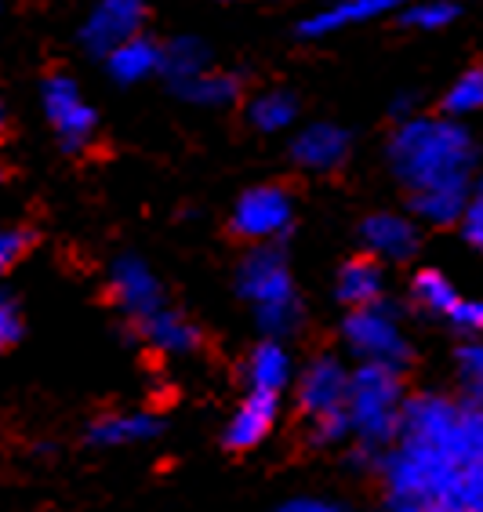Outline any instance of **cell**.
Masks as SVG:
<instances>
[{"instance_id": "f1b7e54d", "label": "cell", "mask_w": 483, "mask_h": 512, "mask_svg": "<svg viewBox=\"0 0 483 512\" xmlns=\"http://www.w3.org/2000/svg\"><path fill=\"white\" fill-rule=\"evenodd\" d=\"M447 320H451L462 335H476L483 327V306L480 302H473V298H458L451 306V313H447Z\"/></svg>"}, {"instance_id": "9a60e30c", "label": "cell", "mask_w": 483, "mask_h": 512, "mask_svg": "<svg viewBox=\"0 0 483 512\" xmlns=\"http://www.w3.org/2000/svg\"><path fill=\"white\" fill-rule=\"evenodd\" d=\"M345 385H349V371L338 364L335 356H320L302 371L298 382V407L316 418L324 411H338L345 404Z\"/></svg>"}, {"instance_id": "d6a6232c", "label": "cell", "mask_w": 483, "mask_h": 512, "mask_svg": "<svg viewBox=\"0 0 483 512\" xmlns=\"http://www.w3.org/2000/svg\"><path fill=\"white\" fill-rule=\"evenodd\" d=\"M4 120L8 117H4V102H0V131H4Z\"/></svg>"}, {"instance_id": "5bb4252c", "label": "cell", "mask_w": 483, "mask_h": 512, "mask_svg": "<svg viewBox=\"0 0 483 512\" xmlns=\"http://www.w3.org/2000/svg\"><path fill=\"white\" fill-rule=\"evenodd\" d=\"M135 331L149 349L168 353V356L197 353L200 342H204V338H200V327L193 324V320H186L182 313H175L171 306H160L149 316H142V320H135Z\"/></svg>"}, {"instance_id": "277c9868", "label": "cell", "mask_w": 483, "mask_h": 512, "mask_svg": "<svg viewBox=\"0 0 483 512\" xmlns=\"http://www.w3.org/2000/svg\"><path fill=\"white\" fill-rule=\"evenodd\" d=\"M404 385H400V371L378 364H360L349 371V385H345V418H349V433L360 440L367 451H382L393 444L396 425H400V411H404Z\"/></svg>"}, {"instance_id": "484cf974", "label": "cell", "mask_w": 483, "mask_h": 512, "mask_svg": "<svg viewBox=\"0 0 483 512\" xmlns=\"http://www.w3.org/2000/svg\"><path fill=\"white\" fill-rule=\"evenodd\" d=\"M309 436H313V444L327 447V444H342V440H349V418H345V407H338V411H324L316 414V418H309Z\"/></svg>"}, {"instance_id": "4fadbf2b", "label": "cell", "mask_w": 483, "mask_h": 512, "mask_svg": "<svg viewBox=\"0 0 483 512\" xmlns=\"http://www.w3.org/2000/svg\"><path fill=\"white\" fill-rule=\"evenodd\" d=\"M360 240L382 262H407V258L418 255V244H422L411 218L393 215V211H378V215L364 218Z\"/></svg>"}, {"instance_id": "ba28073f", "label": "cell", "mask_w": 483, "mask_h": 512, "mask_svg": "<svg viewBox=\"0 0 483 512\" xmlns=\"http://www.w3.org/2000/svg\"><path fill=\"white\" fill-rule=\"evenodd\" d=\"M142 26H146V0H95L80 26V44L95 59H102L106 51L142 33Z\"/></svg>"}, {"instance_id": "603a6c76", "label": "cell", "mask_w": 483, "mask_h": 512, "mask_svg": "<svg viewBox=\"0 0 483 512\" xmlns=\"http://www.w3.org/2000/svg\"><path fill=\"white\" fill-rule=\"evenodd\" d=\"M411 298H414V306L425 309V313L447 316L462 295H458V287H454L444 273H436V269H418L411 280Z\"/></svg>"}, {"instance_id": "f546056e", "label": "cell", "mask_w": 483, "mask_h": 512, "mask_svg": "<svg viewBox=\"0 0 483 512\" xmlns=\"http://www.w3.org/2000/svg\"><path fill=\"white\" fill-rule=\"evenodd\" d=\"M458 371H462V382L469 389H480V378H483V349L476 342H465L458 349Z\"/></svg>"}, {"instance_id": "cb8c5ba5", "label": "cell", "mask_w": 483, "mask_h": 512, "mask_svg": "<svg viewBox=\"0 0 483 512\" xmlns=\"http://www.w3.org/2000/svg\"><path fill=\"white\" fill-rule=\"evenodd\" d=\"M458 15H462V4H454V0H418V4H404V22L425 33L447 30L451 22H458Z\"/></svg>"}, {"instance_id": "4316f807", "label": "cell", "mask_w": 483, "mask_h": 512, "mask_svg": "<svg viewBox=\"0 0 483 512\" xmlns=\"http://www.w3.org/2000/svg\"><path fill=\"white\" fill-rule=\"evenodd\" d=\"M22 338V309L19 298L0 287V353Z\"/></svg>"}, {"instance_id": "7c38bea8", "label": "cell", "mask_w": 483, "mask_h": 512, "mask_svg": "<svg viewBox=\"0 0 483 512\" xmlns=\"http://www.w3.org/2000/svg\"><path fill=\"white\" fill-rule=\"evenodd\" d=\"M276 411H280V396L276 393H262V389H251L244 396V404L233 411L226 425V436H222V444L229 451H251L273 433L276 425Z\"/></svg>"}, {"instance_id": "83f0119b", "label": "cell", "mask_w": 483, "mask_h": 512, "mask_svg": "<svg viewBox=\"0 0 483 512\" xmlns=\"http://www.w3.org/2000/svg\"><path fill=\"white\" fill-rule=\"evenodd\" d=\"M30 233L26 229H11V226H0V276L11 273V266L19 262L26 251H30Z\"/></svg>"}, {"instance_id": "d6986e66", "label": "cell", "mask_w": 483, "mask_h": 512, "mask_svg": "<svg viewBox=\"0 0 483 512\" xmlns=\"http://www.w3.org/2000/svg\"><path fill=\"white\" fill-rule=\"evenodd\" d=\"M247 382L251 389L262 393H284L291 382V356L276 338H266L262 345H255V353L247 356Z\"/></svg>"}, {"instance_id": "8fae6325", "label": "cell", "mask_w": 483, "mask_h": 512, "mask_svg": "<svg viewBox=\"0 0 483 512\" xmlns=\"http://www.w3.org/2000/svg\"><path fill=\"white\" fill-rule=\"evenodd\" d=\"M407 0H331L320 11H313L309 19H302L298 33L309 40L331 37V33H342L349 26H364V22H375L389 11L404 8Z\"/></svg>"}, {"instance_id": "3957f363", "label": "cell", "mask_w": 483, "mask_h": 512, "mask_svg": "<svg viewBox=\"0 0 483 512\" xmlns=\"http://www.w3.org/2000/svg\"><path fill=\"white\" fill-rule=\"evenodd\" d=\"M237 291L244 302L255 306L258 327L269 338L280 342V338L298 331V324H302V302L295 295V276H291V266H287L284 247L258 244L255 251H247L237 269Z\"/></svg>"}, {"instance_id": "4dcf8cb0", "label": "cell", "mask_w": 483, "mask_h": 512, "mask_svg": "<svg viewBox=\"0 0 483 512\" xmlns=\"http://www.w3.org/2000/svg\"><path fill=\"white\" fill-rule=\"evenodd\" d=\"M462 233H465V240L473 247H480L483 244V200H480V193L476 197H469V204H465V211H462Z\"/></svg>"}, {"instance_id": "44dd1931", "label": "cell", "mask_w": 483, "mask_h": 512, "mask_svg": "<svg viewBox=\"0 0 483 512\" xmlns=\"http://www.w3.org/2000/svg\"><path fill=\"white\" fill-rule=\"evenodd\" d=\"M178 95L193 106H207V109H222V106H233L240 99V77L237 73H229V69H211L207 66L204 73H197L193 80L186 84H178Z\"/></svg>"}, {"instance_id": "30bf717a", "label": "cell", "mask_w": 483, "mask_h": 512, "mask_svg": "<svg viewBox=\"0 0 483 512\" xmlns=\"http://www.w3.org/2000/svg\"><path fill=\"white\" fill-rule=\"evenodd\" d=\"M353 153V138L342 124H309L291 138V160L306 171H338Z\"/></svg>"}, {"instance_id": "e0dca14e", "label": "cell", "mask_w": 483, "mask_h": 512, "mask_svg": "<svg viewBox=\"0 0 483 512\" xmlns=\"http://www.w3.org/2000/svg\"><path fill=\"white\" fill-rule=\"evenodd\" d=\"M164 429L157 414L128 411V414H106L88 429V440L99 447H124V444H146Z\"/></svg>"}, {"instance_id": "7a4b0ae2", "label": "cell", "mask_w": 483, "mask_h": 512, "mask_svg": "<svg viewBox=\"0 0 483 512\" xmlns=\"http://www.w3.org/2000/svg\"><path fill=\"white\" fill-rule=\"evenodd\" d=\"M476 157V138L462 120L411 113L389 135V164L411 197L433 189L473 186Z\"/></svg>"}, {"instance_id": "9c48e42d", "label": "cell", "mask_w": 483, "mask_h": 512, "mask_svg": "<svg viewBox=\"0 0 483 512\" xmlns=\"http://www.w3.org/2000/svg\"><path fill=\"white\" fill-rule=\"evenodd\" d=\"M109 291H113V302L131 320H142V316L164 306V287H160L157 273L135 255H124L113 262V269H109Z\"/></svg>"}, {"instance_id": "ffe728a7", "label": "cell", "mask_w": 483, "mask_h": 512, "mask_svg": "<svg viewBox=\"0 0 483 512\" xmlns=\"http://www.w3.org/2000/svg\"><path fill=\"white\" fill-rule=\"evenodd\" d=\"M207 66H211V48L197 37H175L171 44L160 48V73L168 77L171 88L193 80L197 73H204Z\"/></svg>"}, {"instance_id": "7402d4cb", "label": "cell", "mask_w": 483, "mask_h": 512, "mask_svg": "<svg viewBox=\"0 0 483 512\" xmlns=\"http://www.w3.org/2000/svg\"><path fill=\"white\" fill-rule=\"evenodd\" d=\"M247 117H251V124H255L262 135H276V131H287L295 128L298 120V99L291 95V91H266V95H258L255 102H251V109H247Z\"/></svg>"}, {"instance_id": "5b68a950", "label": "cell", "mask_w": 483, "mask_h": 512, "mask_svg": "<svg viewBox=\"0 0 483 512\" xmlns=\"http://www.w3.org/2000/svg\"><path fill=\"white\" fill-rule=\"evenodd\" d=\"M342 338L360 364H378L389 367V371H404L411 364V342L400 327L396 309L385 306V302L349 309L342 324Z\"/></svg>"}, {"instance_id": "d4e9b609", "label": "cell", "mask_w": 483, "mask_h": 512, "mask_svg": "<svg viewBox=\"0 0 483 512\" xmlns=\"http://www.w3.org/2000/svg\"><path fill=\"white\" fill-rule=\"evenodd\" d=\"M483 106V69H465L462 77L454 80L444 95V113L447 117H469Z\"/></svg>"}, {"instance_id": "1f68e13d", "label": "cell", "mask_w": 483, "mask_h": 512, "mask_svg": "<svg viewBox=\"0 0 483 512\" xmlns=\"http://www.w3.org/2000/svg\"><path fill=\"white\" fill-rule=\"evenodd\" d=\"M276 512H349V509L338 502H327V498H291V502H284Z\"/></svg>"}, {"instance_id": "8992f818", "label": "cell", "mask_w": 483, "mask_h": 512, "mask_svg": "<svg viewBox=\"0 0 483 512\" xmlns=\"http://www.w3.org/2000/svg\"><path fill=\"white\" fill-rule=\"evenodd\" d=\"M295 226V197L284 186H255L233 207V233L255 244H276Z\"/></svg>"}, {"instance_id": "6da1fadb", "label": "cell", "mask_w": 483, "mask_h": 512, "mask_svg": "<svg viewBox=\"0 0 483 512\" xmlns=\"http://www.w3.org/2000/svg\"><path fill=\"white\" fill-rule=\"evenodd\" d=\"M396 447L378 454L389 512H480L483 418L480 407L422 393L404 400Z\"/></svg>"}, {"instance_id": "52a82bcc", "label": "cell", "mask_w": 483, "mask_h": 512, "mask_svg": "<svg viewBox=\"0 0 483 512\" xmlns=\"http://www.w3.org/2000/svg\"><path fill=\"white\" fill-rule=\"evenodd\" d=\"M40 99H44V113H48L51 128H55V135H59V142L69 153L84 149L91 138H95L99 117H95V109L84 102V95H80L73 77H66V73L48 77L44 88H40Z\"/></svg>"}, {"instance_id": "2e32d148", "label": "cell", "mask_w": 483, "mask_h": 512, "mask_svg": "<svg viewBox=\"0 0 483 512\" xmlns=\"http://www.w3.org/2000/svg\"><path fill=\"white\" fill-rule=\"evenodd\" d=\"M102 59H106L109 77L117 80V84H142L153 73H160V44L149 40L146 33H135V37H128L113 51H106Z\"/></svg>"}, {"instance_id": "ac0fdd59", "label": "cell", "mask_w": 483, "mask_h": 512, "mask_svg": "<svg viewBox=\"0 0 483 512\" xmlns=\"http://www.w3.org/2000/svg\"><path fill=\"white\" fill-rule=\"evenodd\" d=\"M338 298H342L349 309L360 306H375L385 295V276L382 266L375 258H349L342 269H338Z\"/></svg>"}]
</instances>
